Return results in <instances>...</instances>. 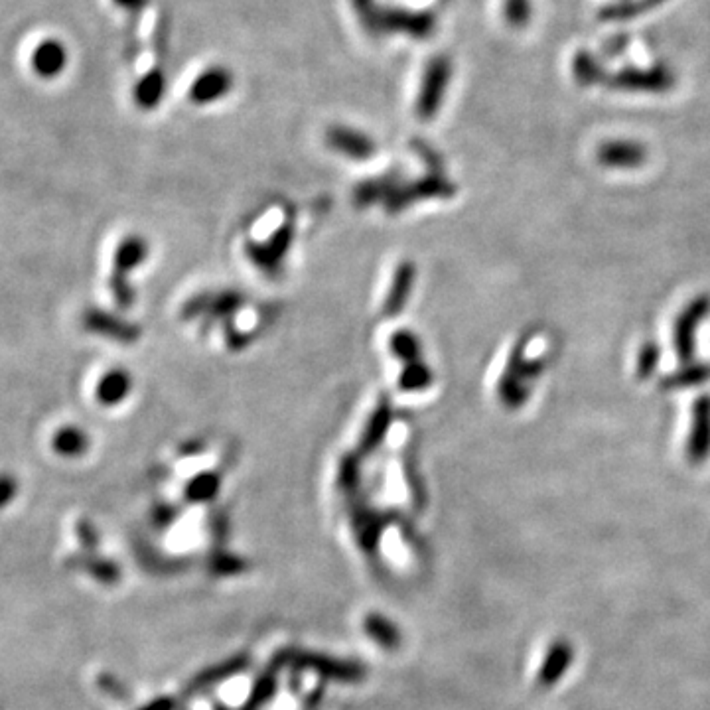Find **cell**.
Wrapping results in <instances>:
<instances>
[{"label":"cell","mask_w":710,"mask_h":710,"mask_svg":"<svg viewBox=\"0 0 710 710\" xmlns=\"http://www.w3.org/2000/svg\"><path fill=\"white\" fill-rule=\"evenodd\" d=\"M355 12L369 34H405L417 40L430 38L436 18L426 10H407L381 6L375 0H354Z\"/></svg>","instance_id":"6da1fadb"},{"label":"cell","mask_w":710,"mask_h":710,"mask_svg":"<svg viewBox=\"0 0 710 710\" xmlns=\"http://www.w3.org/2000/svg\"><path fill=\"white\" fill-rule=\"evenodd\" d=\"M452 81V62L448 56H434L423 71L417 97V113L421 119L438 115Z\"/></svg>","instance_id":"7a4b0ae2"},{"label":"cell","mask_w":710,"mask_h":710,"mask_svg":"<svg viewBox=\"0 0 710 710\" xmlns=\"http://www.w3.org/2000/svg\"><path fill=\"white\" fill-rule=\"evenodd\" d=\"M709 312L710 300L701 296L693 300L675 320V328H673L675 352L683 359V363H689L693 359L695 344H697V330Z\"/></svg>","instance_id":"3957f363"},{"label":"cell","mask_w":710,"mask_h":710,"mask_svg":"<svg viewBox=\"0 0 710 710\" xmlns=\"http://www.w3.org/2000/svg\"><path fill=\"white\" fill-rule=\"evenodd\" d=\"M675 85V75L667 66L649 70H624L612 79L614 89L638 93H665Z\"/></svg>","instance_id":"277c9868"},{"label":"cell","mask_w":710,"mask_h":710,"mask_svg":"<svg viewBox=\"0 0 710 710\" xmlns=\"http://www.w3.org/2000/svg\"><path fill=\"white\" fill-rule=\"evenodd\" d=\"M235 77L229 68L225 66H212L208 70L202 71L192 87H190V99L196 105H212L215 101H221L227 97V93L233 89Z\"/></svg>","instance_id":"5b68a950"},{"label":"cell","mask_w":710,"mask_h":710,"mask_svg":"<svg viewBox=\"0 0 710 710\" xmlns=\"http://www.w3.org/2000/svg\"><path fill=\"white\" fill-rule=\"evenodd\" d=\"M687 458L701 466L710 458V397H699L693 405V426L687 440Z\"/></svg>","instance_id":"8992f818"},{"label":"cell","mask_w":710,"mask_h":710,"mask_svg":"<svg viewBox=\"0 0 710 710\" xmlns=\"http://www.w3.org/2000/svg\"><path fill=\"white\" fill-rule=\"evenodd\" d=\"M68 60L70 56L66 44L60 42L58 38H46L34 48L30 66L36 75L44 79H54L66 71Z\"/></svg>","instance_id":"52a82bcc"},{"label":"cell","mask_w":710,"mask_h":710,"mask_svg":"<svg viewBox=\"0 0 710 710\" xmlns=\"http://www.w3.org/2000/svg\"><path fill=\"white\" fill-rule=\"evenodd\" d=\"M598 162L606 168H618V170H632L639 168L645 158L647 150L638 141H606L596 152Z\"/></svg>","instance_id":"ba28073f"},{"label":"cell","mask_w":710,"mask_h":710,"mask_svg":"<svg viewBox=\"0 0 710 710\" xmlns=\"http://www.w3.org/2000/svg\"><path fill=\"white\" fill-rule=\"evenodd\" d=\"M328 142L330 146H334L336 150H340L342 154H348V156H355V158H367L369 154H373L375 150V144L373 141L359 133V131H354V129H346V127H334L330 129L328 133Z\"/></svg>","instance_id":"9c48e42d"},{"label":"cell","mask_w":710,"mask_h":710,"mask_svg":"<svg viewBox=\"0 0 710 710\" xmlns=\"http://www.w3.org/2000/svg\"><path fill=\"white\" fill-rule=\"evenodd\" d=\"M164 93H166V75L158 68L144 73L139 79V83L135 85V101L141 109H146V111L160 105L164 99Z\"/></svg>","instance_id":"30bf717a"},{"label":"cell","mask_w":710,"mask_h":710,"mask_svg":"<svg viewBox=\"0 0 710 710\" xmlns=\"http://www.w3.org/2000/svg\"><path fill=\"white\" fill-rule=\"evenodd\" d=\"M129 387H131V379L127 373L111 371L101 379V383L97 387V397L105 405H115L121 399H125V395L129 393Z\"/></svg>","instance_id":"8fae6325"},{"label":"cell","mask_w":710,"mask_h":710,"mask_svg":"<svg viewBox=\"0 0 710 710\" xmlns=\"http://www.w3.org/2000/svg\"><path fill=\"white\" fill-rule=\"evenodd\" d=\"M87 330L91 332H97V334H105V336H111V338H119V340H127L129 338V326L111 318L109 314L105 312H99V310H89L85 312V318H83Z\"/></svg>","instance_id":"7c38bea8"},{"label":"cell","mask_w":710,"mask_h":710,"mask_svg":"<svg viewBox=\"0 0 710 710\" xmlns=\"http://www.w3.org/2000/svg\"><path fill=\"white\" fill-rule=\"evenodd\" d=\"M710 379L709 363H685L683 369H679L675 375L667 377L663 387L665 389H677V387H693V385H703Z\"/></svg>","instance_id":"4fadbf2b"},{"label":"cell","mask_w":710,"mask_h":710,"mask_svg":"<svg viewBox=\"0 0 710 710\" xmlns=\"http://www.w3.org/2000/svg\"><path fill=\"white\" fill-rule=\"evenodd\" d=\"M89 446V438L81 428L66 426L54 436V448L62 456H81Z\"/></svg>","instance_id":"5bb4252c"},{"label":"cell","mask_w":710,"mask_h":710,"mask_svg":"<svg viewBox=\"0 0 710 710\" xmlns=\"http://www.w3.org/2000/svg\"><path fill=\"white\" fill-rule=\"evenodd\" d=\"M503 16L509 26L525 28L533 16L531 0H503Z\"/></svg>","instance_id":"9a60e30c"},{"label":"cell","mask_w":710,"mask_h":710,"mask_svg":"<svg viewBox=\"0 0 710 710\" xmlns=\"http://www.w3.org/2000/svg\"><path fill=\"white\" fill-rule=\"evenodd\" d=\"M574 75L580 83L584 85H590V83H596L600 81V66L598 62L588 54V52H580L576 58H574Z\"/></svg>","instance_id":"2e32d148"},{"label":"cell","mask_w":710,"mask_h":710,"mask_svg":"<svg viewBox=\"0 0 710 710\" xmlns=\"http://www.w3.org/2000/svg\"><path fill=\"white\" fill-rule=\"evenodd\" d=\"M659 361V348L655 344H645L639 352V375L647 377L653 373V369L657 367Z\"/></svg>","instance_id":"e0dca14e"},{"label":"cell","mask_w":710,"mask_h":710,"mask_svg":"<svg viewBox=\"0 0 710 710\" xmlns=\"http://www.w3.org/2000/svg\"><path fill=\"white\" fill-rule=\"evenodd\" d=\"M18 494V482L10 474L0 476V509L6 507Z\"/></svg>","instance_id":"ac0fdd59"},{"label":"cell","mask_w":710,"mask_h":710,"mask_svg":"<svg viewBox=\"0 0 710 710\" xmlns=\"http://www.w3.org/2000/svg\"><path fill=\"white\" fill-rule=\"evenodd\" d=\"M119 8H123L129 14H139L142 12L150 0H113Z\"/></svg>","instance_id":"d6986e66"}]
</instances>
